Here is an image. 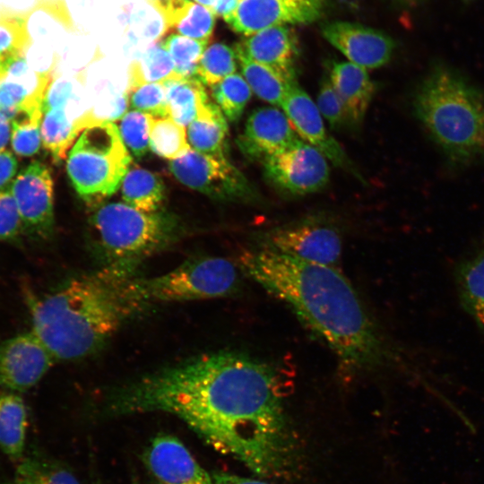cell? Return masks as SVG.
Segmentation results:
<instances>
[{
  "label": "cell",
  "instance_id": "f35d334b",
  "mask_svg": "<svg viewBox=\"0 0 484 484\" xmlns=\"http://www.w3.org/2000/svg\"><path fill=\"white\" fill-rule=\"evenodd\" d=\"M23 230V225L11 190L0 192V240H13Z\"/></svg>",
  "mask_w": 484,
  "mask_h": 484
},
{
  "label": "cell",
  "instance_id": "d4e9b609",
  "mask_svg": "<svg viewBox=\"0 0 484 484\" xmlns=\"http://www.w3.org/2000/svg\"><path fill=\"white\" fill-rule=\"evenodd\" d=\"M235 51L242 76L252 92L273 106L281 107L292 82L273 69L247 56L236 44Z\"/></svg>",
  "mask_w": 484,
  "mask_h": 484
},
{
  "label": "cell",
  "instance_id": "f546056e",
  "mask_svg": "<svg viewBox=\"0 0 484 484\" xmlns=\"http://www.w3.org/2000/svg\"><path fill=\"white\" fill-rule=\"evenodd\" d=\"M27 20L28 12L0 4V57L10 59L26 56L32 43Z\"/></svg>",
  "mask_w": 484,
  "mask_h": 484
},
{
  "label": "cell",
  "instance_id": "4fadbf2b",
  "mask_svg": "<svg viewBox=\"0 0 484 484\" xmlns=\"http://www.w3.org/2000/svg\"><path fill=\"white\" fill-rule=\"evenodd\" d=\"M54 361L32 331L9 338L0 343V388L26 391L41 380Z\"/></svg>",
  "mask_w": 484,
  "mask_h": 484
},
{
  "label": "cell",
  "instance_id": "30bf717a",
  "mask_svg": "<svg viewBox=\"0 0 484 484\" xmlns=\"http://www.w3.org/2000/svg\"><path fill=\"white\" fill-rule=\"evenodd\" d=\"M262 164L266 179L279 190L293 195L317 192L330 178L328 160L301 139L267 157Z\"/></svg>",
  "mask_w": 484,
  "mask_h": 484
},
{
  "label": "cell",
  "instance_id": "8992f818",
  "mask_svg": "<svg viewBox=\"0 0 484 484\" xmlns=\"http://www.w3.org/2000/svg\"><path fill=\"white\" fill-rule=\"evenodd\" d=\"M131 156L113 122L85 128L69 151L66 170L79 195L99 204L113 194L129 170Z\"/></svg>",
  "mask_w": 484,
  "mask_h": 484
},
{
  "label": "cell",
  "instance_id": "b9f144b4",
  "mask_svg": "<svg viewBox=\"0 0 484 484\" xmlns=\"http://www.w3.org/2000/svg\"><path fill=\"white\" fill-rule=\"evenodd\" d=\"M12 136V120L0 113V151H4Z\"/></svg>",
  "mask_w": 484,
  "mask_h": 484
},
{
  "label": "cell",
  "instance_id": "4dcf8cb0",
  "mask_svg": "<svg viewBox=\"0 0 484 484\" xmlns=\"http://www.w3.org/2000/svg\"><path fill=\"white\" fill-rule=\"evenodd\" d=\"M150 149L170 160L185 155L191 149L185 126L170 117H154L150 132Z\"/></svg>",
  "mask_w": 484,
  "mask_h": 484
},
{
  "label": "cell",
  "instance_id": "ba28073f",
  "mask_svg": "<svg viewBox=\"0 0 484 484\" xmlns=\"http://www.w3.org/2000/svg\"><path fill=\"white\" fill-rule=\"evenodd\" d=\"M259 247L305 262L334 266L342 239L339 229L320 217H309L270 229L258 237Z\"/></svg>",
  "mask_w": 484,
  "mask_h": 484
},
{
  "label": "cell",
  "instance_id": "f1b7e54d",
  "mask_svg": "<svg viewBox=\"0 0 484 484\" xmlns=\"http://www.w3.org/2000/svg\"><path fill=\"white\" fill-rule=\"evenodd\" d=\"M6 484H81L67 467L45 458L27 457Z\"/></svg>",
  "mask_w": 484,
  "mask_h": 484
},
{
  "label": "cell",
  "instance_id": "6da1fadb",
  "mask_svg": "<svg viewBox=\"0 0 484 484\" xmlns=\"http://www.w3.org/2000/svg\"><path fill=\"white\" fill-rule=\"evenodd\" d=\"M106 408L117 415H175L260 478L290 477L297 469L298 446L279 376L240 352H212L148 374L111 392Z\"/></svg>",
  "mask_w": 484,
  "mask_h": 484
},
{
  "label": "cell",
  "instance_id": "e0dca14e",
  "mask_svg": "<svg viewBox=\"0 0 484 484\" xmlns=\"http://www.w3.org/2000/svg\"><path fill=\"white\" fill-rule=\"evenodd\" d=\"M298 140L284 112L276 107H263L249 115L236 143L246 158L263 161Z\"/></svg>",
  "mask_w": 484,
  "mask_h": 484
},
{
  "label": "cell",
  "instance_id": "8d00e7d4",
  "mask_svg": "<svg viewBox=\"0 0 484 484\" xmlns=\"http://www.w3.org/2000/svg\"><path fill=\"white\" fill-rule=\"evenodd\" d=\"M134 110L155 118L169 117L165 83H146L127 91Z\"/></svg>",
  "mask_w": 484,
  "mask_h": 484
},
{
  "label": "cell",
  "instance_id": "ffe728a7",
  "mask_svg": "<svg viewBox=\"0 0 484 484\" xmlns=\"http://www.w3.org/2000/svg\"><path fill=\"white\" fill-rule=\"evenodd\" d=\"M164 19L165 34L176 33L198 40H211L216 15L191 0H149Z\"/></svg>",
  "mask_w": 484,
  "mask_h": 484
},
{
  "label": "cell",
  "instance_id": "2e32d148",
  "mask_svg": "<svg viewBox=\"0 0 484 484\" xmlns=\"http://www.w3.org/2000/svg\"><path fill=\"white\" fill-rule=\"evenodd\" d=\"M321 32L350 63L365 69L386 65L396 48L388 34L357 22H327L321 27Z\"/></svg>",
  "mask_w": 484,
  "mask_h": 484
},
{
  "label": "cell",
  "instance_id": "d6a6232c",
  "mask_svg": "<svg viewBox=\"0 0 484 484\" xmlns=\"http://www.w3.org/2000/svg\"><path fill=\"white\" fill-rule=\"evenodd\" d=\"M210 41L170 33L160 43L170 55L176 72L188 79L196 77L199 61Z\"/></svg>",
  "mask_w": 484,
  "mask_h": 484
},
{
  "label": "cell",
  "instance_id": "d6986e66",
  "mask_svg": "<svg viewBox=\"0 0 484 484\" xmlns=\"http://www.w3.org/2000/svg\"><path fill=\"white\" fill-rule=\"evenodd\" d=\"M329 80L342 103L348 122L360 125L376 89L367 69L350 62H333Z\"/></svg>",
  "mask_w": 484,
  "mask_h": 484
},
{
  "label": "cell",
  "instance_id": "5bb4252c",
  "mask_svg": "<svg viewBox=\"0 0 484 484\" xmlns=\"http://www.w3.org/2000/svg\"><path fill=\"white\" fill-rule=\"evenodd\" d=\"M281 108L301 140L335 166L363 180L341 144L326 131L315 103L298 83L290 87Z\"/></svg>",
  "mask_w": 484,
  "mask_h": 484
},
{
  "label": "cell",
  "instance_id": "e575fe53",
  "mask_svg": "<svg viewBox=\"0 0 484 484\" xmlns=\"http://www.w3.org/2000/svg\"><path fill=\"white\" fill-rule=\"evenodd\" d=\"M43 108L19 112L12 119L11 144L13 152L21 157L36 154L41 143L40 125Z\"/></svg>",
  "mask_w": 484,
  "mask_h": 484
},
{
  "label": "cell",
  "instance_id": "1f68e13d",
  "mask_svg": "<svg viewBox=\"0 0 484 484\" xmlns=\"http://www.w3.org/2000/svg\"><path fill=\"white\" fill-rule=\"evenodd\" d=\"M211 94L226 119L238 121L251 99L252 91L239 73H232L211 86Z\"/></svg>",
  "mask_w": 484,
  "mask_h": 484
},
{
  "label": "cell",
  "instance_id": "52a82bcc",
  "mask_svg": "<svg viewBox=\"0 0 484 484\" xmlns=\"http://www.w3.org/2000/svg\"><path fill=\"white\" fill-rule=\"evenodd\" d=\"M144 305L185 302L226 297L239 286L237 267L218 256L191 258L175 269L151 278H135Z\"/></svg>",
  "mask_w": 484,
  "mask_h": 484
},
{
  "label": "cell",
  "instance_id": "44dd1931",
  "mask_svg": "<svg viewBox=\"0 0 484 484\" xmlns=\"http://www.w3.org/2000/svg\"><path fill=\"white\" fill-rule=\"evenodd\" d=\"M99 123L93 111H86L78 118L71 117L65 108L43 109L40 125L42 146L56 161L65 159L80 133Z\"/></svg>",
  "mask_w": 484,
  "mask_h": 484
},
{
  "label": "cell",
  "instance_id": "277c9868",
  "mask_svg": "<svg viewBox=\"0 0 484 484\" xmlns=\"http://www.w3.org/2000/svg\"><path fill=\"white\" fill-rule=\"evenodd\" d=\"M412 107L450 161L484 160V93L457 71L433 63L414 91Z\"/></svg>",
  "mask_w": 484,
  "mask_h": 484
},
{
  "label": "cell",
  "instance_id": "f6af8a7d",
  "mask_svg": "<svg viewBox=\"0 0 484 484\" xmlns=\"http://www.w3.org/2000/svg\"><path fill=\"white\" fill-rule=\"evenodd\" d=\"M9 59L0 57V80L4 76L5 67Z\"/></svg>",
  "mask_w": 484,
  "mask_h": 484
},
{
  "label": "cell",
  "instance_id": "484cf974",
  "mask_svg": "<svg viewBox=\"0 0 484 484\" xmlns=\"http://www.w3.org/2000/svg\"><path fill=\"white\" fill-rule=\"evenodd\" d=\"M455 281L462 307L484 330V250L459 264Z\"/></svg>",
  "mask_w": 484,
  "mask_h": 484
},
{
  "label": "cell",
  "instance_id": "7dc6e473",
  "mask_svg": "<svg viewBox=\"0 0 484 484\" xmlns=\"http://www.w3.org/2000/svg\"><path fill=\"white\" fill-rule=\"evenodd\" d=\"M462 1L463 3H465V4H468V3H471V2H473V1H475V0H462Z\"/></svg>",
  "mask_w": 484,
  "mask_h": 484
},
{
  "label": "cell",
  "instance_id": "bcb514c9",
  "mask_svg": "<svg viewBox=\"0 0 484 484\" xmlns=\"http://www.w3.org/2000/svg\"><path fill=\"white\" fill-rule=\"evenodd\" d=\"M131 484H140V483H139V480H138L137 479L134 478V479L132 480V483H131Z\"/></svg>",
  "mask_w": 484,
  "mask_h": 484
},
{
  "label": "cell",
  "instance_id": "9c48e42d",
  "mask_svg": "<svg viewBox=\"0 0 484 484\" xmlns=\"http://www.w3.org/2000/svg\"><path fill=\"white\" fill-rule=\"evenodd\" d=\"M169 170L184 186L219 200L255 202L259 196L246 177L228 160L190 149L170 160Z\"/></svg>",
  "mask_w": 484,
  "mask_h": 484
},
{
  "label": "cell",
  "instance_id": "8fae6325",
  "mask_svg": "<svg viewBox=\"0 0 484 484\" xmlns=\"http://www.w3.org/2000/svg\"><path fill=\"white\" fill-rule=\"evenodd\" d=\"M324 0H239L222 19L245 37L273 26L308 24L324 13Z\"/></svg>",
  "mask_w": 484,
  "mask_h": 484
},
{
  "label": "cell",
  "instance_id": "7bdbcfd3",
  "mask_svg": "<svg viewBox=\"0 0 484 484\" xmlns=\"http://www.w3.org/2000/svg\"><path fill=\"white\" fill-rule=\"evenodd\" d=\"M238 2L239 0H217L211 9L216 16L223 18L236 9Z\"/></svg>",
  "mask_w": 484,
  "mask_h": 484
},
{
  "label": "cell",
  "instance_id": "ac0fdd59",
  "mask_svg": "<svg viewBox=\"0 0 484 484\" xmlns=\"http://www.w3.org/2000/svg\"><path fill=\"white\" fill-rule=\"evenodd\" d=\"M237 45L251 59L297 82L298 43L294 31L288 26L266 28L246 37Z\"/></svg>",
  "mask_w": 484,
  "mask_h": 484
},
{
  "label": "cell",
  "instance_id": "7c38bea8",
  "mask_svg": "<svg viewBox=\"0 0 484 484\" xmlns=\"http://www.w3.org/2000/svg\"><path fill=\"white\" fill-rule=\"evenodd\" d=\"M53 186L49 168L35 160L16 175L10 187L23 229L41 238L54 229Z\"/></svg>",
  "mask_w": 484,
  "mask_h": 484
},
{
  "label": "cell",
  "instance_id": "7402d4cb",
  "mask_svg": "<svg viewBox=\"0 0 484 484\" xmlns=\"http://www.w3.org/2000/svg\"><path fill=\"white\" fill-rule=\"evenodd\" d=\"M227 119L213 101L187 125L186 136L191 149L206 155L226 157Z\"/></svg>",
  "mask_w": 484,
  "mask_h": 484
},
{
  "label": "cell",
  "instance_id": "ab89813d",
  "mask_svg": "<svg viewBox=\"0 0 484 484\" xmlns=\"http://www.w3.org/2000/svg\"><path fill=\"white\" fill-rule=\"evenodd\" d=\"M17 169V160L13 152L8 150L0 151V192L10 189Z\"/></svg>",
  "mask_w": 484,
  "mask_h": 484
},
{
  "label": "cell",
  "instance_id": "cb8c5ba5",
  "mask_svg": "<svg viewBox=\"0 0 484 484\" xmlns=\"http://www.w3.org/2000/svg\"><path fill=\"white\" fill-rule=\"evenodd\" d=\"M165 86L169 117L183 126L196 119L212 101L197 77L169 81Z\"/></svg>",
  "mask_w": 484,
  "mask_h": 484
},
{
  "label": "cell",
  "instance_id": "d590c367",
  "mask_svg": "<svg viewBox=\"0 0 484 484\" xmlns=\"http://www.w3.org/2000/svg\"><path fill=\"white\" fill-rule=\"evenodd\" d=\"M153 118L151 115L133 109L119 119L117 128L123 143L136 158L144 156L150 149V132Z\"/></svg>",
  "mask_w": 484,
  "mask_h": 484
},
{
  "label": "cell",
  "instance_id": "3957f363",
  "mask_svg": "<svg viewBox=\"0 0 484 484\" xmlns=\"http://www.w3.org/2000/svg\"><path fill=\"white\" fill-rule=\"evenodd\" d=\"M135 268L106 265L31 302V331L56 360H76L96 352L143 308Z\"/></svg>",
  "mask_w": 484,
  "mask_h": 484
},
{
  "label": "cell",
  "instance_id": "ee69618b",
  "mask_svg": "<svg viewBox=\"0 0 484 484\" xmlns=\"http://www.w3.org/2000/svg\"><path fill=\"white\" fill-rule=\"evenodd\" d=\"M399 4H403L404 6L408 7H414L417 6L419 4L423 2L424 0H396Z\"/></svg>",
  "mask_w": 484,
  "mask_h": 484
},
{
  "label": "cell",
  "instance_id": "9a60e30c",
  "mask_svg": "<svg viewBox=\"0 0 484 484\" xmlns=\"http://www.w3.org/2000/svg\"><path fill=\"white\" fill-rule=\"evenodd\" d=\"M142 460L154 484H213L212 474L175 436H155L144 448Z\"/></svg>",
  "mask_w": 484,
  "mask_h": 484
},
{
  "label": "cell",
  "instance_id": "7a4b0ae2",
  "mask_svg": "<svg viewBox=\"0 0 484 484\" xmlns=\"http://www.w3.org/2000/svg\"><path fill=\"white\" fill-rule=\"evenodd\" d=\"M239 264L324 341L346 370L358 373L384 365L386 343L352 284L334 266L259 246L242 253Z\"/></svg>",
  "mask_w": 484,
  "mask_h": 484
},
{
  "label": "cell",
  "instance_id": "74e56055",
  "mask_svg": "<svg viewBox=\"0 0 484 484\" xmlns=\"http://www.w3.org/2000/svg\"><path fill=\"white\" fill-rule=\"evenodd\" d=\"M315 105L332 128H340L348 122L342 103L329 78L321 83Z\"/></svg>",
  "mask_w": 484,
  "mask_h": 484
},
{
  "label": "cell",
  "instance_id": "836d02e7",
  "mask_svg": "<svg viewBox=\"0 0 484 484\" xmlns=\"http://www.w3.org/2000/svg\"><path fill=\"white\" fill-rule=\"evenodd\" d=\"M237 55L224 43H213L204 50L196 70V77L205 85L212 86L236 73Z\"/></svg>",
  "mask_w": 484,
  "mask_h": 484
},
{
  "label": "cell",
  "instance_id": "5b68a950",
  "mask_svg": "<svg viewBox=\"0 0 484 484\" xmlns=\"http://www.w3.org/2000/svg\"><path fill=\"white\" fill-rule=\"evenodd\" d=\"M91 224L108 264L136 267L167 247L177 236L176 221L163 213L144 212L125 203L98 205Z\"/></svg>",
  "mask_w": 484,
  "mask_h": 484
},
{
  "label": "cell",
  "instance_id": "4316f807",
  "mask_svg": "<svg viewBox=\"0 0 484 484\" xmlns=\"http://www.w3.org/2000/svg\"><path fill=\"white\" fill-rule=\"evenodd\" d=\"M125 203L144 212H156L164 198L165 186L161 178L143 168L128 170L121 183Z\"/></svg>",
  "mask_w": 484,
  "mask_h": 484
},
{
  "label": "cell",
  "instance_id": "83f0119b",
  "mask_svg": "<svg viewBox=\"0 0 484 484\" xmlns=\"http://www.w3.org/2000/svg\"><path fill=\"white\" fill-rule=\"evenodd\" d=\"M180 79L184 78L176 72L170 55L160 41L130 64L127 91L146 83H165Z\"/></svg>",
  "mask_w": 484,
  "mask_h": 484
},
{
  "label": "cell",
  "instance_id": "603a6c76",
  "mask_svg": "<svg viewBox=\"0 0 484 484\" xmlns=\"http://www.w3.org/2000/svg\"><path fill=\"white\" fill-rule=\"evenodd\" d=\"M27 430V410L14 392H0V448L12 460L22 458Z\"/></svg>",
  "mask_w": 484,
  "mask_h": 484
},
{
  "label": "cell",
  "instance_id": "60d3db41",
  "mask_svg": "<svg viewBox=\"0 0 484 484\" xmlns=\"http://www.w3.org/2000/svg\"><path fill=\"white\" fill-rule=\"evenodd\" d=\"M213 484H271L264 480L238 476L227 472L212 473Z\"/></svg>",
  "mask_w": 484,
  "mask_h": 484
}]
</instances>
